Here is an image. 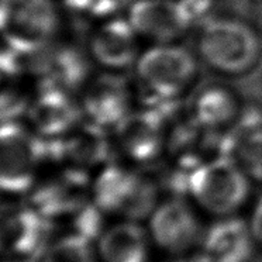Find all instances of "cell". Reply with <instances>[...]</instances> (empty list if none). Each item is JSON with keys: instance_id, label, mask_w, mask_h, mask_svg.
Wrapping results in <instances>:
<instances>
[{"instance_id": "52a82bcc", "label": "cell", "mask_w": 262, "mask_h": 262, "mask_svg": "<svg viewBox=\"0 0 262 262\" xmlns=\"http://www.w3.org/2000/svg\"><path fill=\"white\" fill-rule=\"evenodd\" d=\"M168 117L152 108L137 106L113 131L114 152L136 168L152 165L166 155Z\"/></svg>"}, {"instance_id": "ac0fdd59", "label": "cell", "mask_w": 262, "mask_h": 262, "mask_svg": "<svg viewBox=\"0 0 262 262\" xmlns=\"http://www.w3.org/2000/svg\"><path fill=\"white\" fill-rule=\"evenodd\" d=\"M41 262H99V256L95 243L69 233L47 245Z\"/></svg>"}, {"instance_id": "9c48e42d", "label": "cell", "mask_w": 262, "mask_h": 262, "mask_svg": "<svg viewBox=\"0 0 262 262\" xmlns=\"http://www.w3.org/2000/svg\"><path fill=\"white\" fill-rule=\"evenodd\" d=\"M86 52L93 67L102 72H133L141 48V38L124 16H114L91 26L86 38Z\"/></svg>"}, {"instance_id": "5bb4252c", "label": "cell", "mask_w": 262, "mask_h": 262, "mask_svg": "<svg viewBox=\"0 0 262 262\" xmlns=\"http://www.w3.org/2000/svg\"><path fill=\"white\" fill-rule=\"evenodd\" d=\"M258 250L247 219H216L206 228L200 252L207 262H254Z\"/></svg>"}, {"instance_id": "7a4b0ae2", "label": "cell", "mask_w": 262, "mask_h": 262, "mask_svg": "<svg viewBox=\"0 0 262 262\" xmlns=\"http://www.w3.org/2000/svg\"><path fill=\"white\" fill-rule=\"evenodd\" d=\"M192 48L202 67L217 79H247L262 65V34L235 16L214 14L198 26Z\"/></svg>"}, {"instance_id": "277c9868", "label": "cell", "mask_w": 262, "mask_h": 262, "mask_svg": "<svg viewBox=\"0 0 262 262\" xmlns=\"http://www.w3.org/2000/svg\"><path fill=\"white\" fill-rule=\"evenodd\" d=\"M251 179L230 157L205 161L188 181L186 196L203 216L216 219L238 216L251 196Z\"/></svg>"}, {"instance_id": "44dd1931", "label": "cell", "mask_w": 262, "mask_h": 262, "mask_svg": "<svg viewBox=\"0 0 262 262\" xmlns=\"http://www.w3.org/2000/svg\"><path fill=\"white\" fill-rule=\"evenodd\" d=\"M165 262H207L205 259V256L202 255V252L196 251L188 255H181V256H166Z\"/></svg>"}, {"instance_id": "2e32d148", "label": "cell", "mask_w": 262, "mask_h": 262, "mask_svg": "<svg viewBox=\"0 0 262 262\" xmlns=\"http://www.w3.org/2000/svg\"><path fill=\"white\" fill-rule=\"evenodd\" d=\"M31 120L41 136L62 140L83 121V116L74 93L48 85L35 99Z\"/></svg>"}, {"instance_id": "e0dca14e", "label": "cell", "mask_w": 262, "mask_h": 262, "mask_svg": "<svg viewBox=\"0 0 262 262\" xmlns=\"http://www.w3.org/2000/svg\"><path fill=\"white\" fill-rule=\"evenodd\" d=\"M227 157L251 182L262 183V110L245 108L243 119L227 136Z\"/></svg>"}, {"instance_id": "ffe728a7", "label": "cell", "mask_w": 262, "mask_h": 262, "mask_svg": "<svg viewBox=\"0 0 262 262\" xmlns=\"http://www.w3.org/2000/svg\"><path fill=\"white\" fill-rule=\"evenodd\" d=\"M247 220L250 224L252 237L258 245V250H262V193L255 200Z\"/></svg>"}, {"instance_id": "9a60e30c", "label": "cell", "mask_w": 262, "mask_h": 262, "mask_svg": "<svg viewBox=\"0 0 262 262\" xmlns=\"http://www.w3.org/2000/svg\"><path fill=\"white\" fill-rule=\"evenodd\" d=\"M99 262H151L154 244L143 222L114 220L95 243Z\"/></svg>"}, {"instance_id": "7c38bea8", "label": "cell", "mask_w": 262, "mask_h": 262, "mask_svg": "<svg viewBox=\"0 0 262 262\" xmlns=\"http://www.w3.org/2000/svg\"><path fill=\"white\" fill-rule=\"evenodd\" d=\"M124 17L149 44L178 42L194 29L181 0H131Z\"/></svg>"}, {"instance_id": "ba28073f", "label": "cell", "mask_w": 262, "mask_h": 262, "mask_svg": "<svg viewBox=\"0 0 262 262\" xmlns=\"http://www.w3.org/2000/svg\"><path fill=\"white\" fill-rule=\"evenodd\" d=\"M83 121L112 131L137 107V92L133 80L123 74L93 75L79 92Z\"/></svg>"}, {"instance_id": "7402d4cb", "label": "cell", "mask_w": 262, "mask_h": 262, "mask_svg": "<svg viewBox=\"0 0 262 262\" xmlns=\"http://www.w3.org/2000/svg\"><path fill=\"white\" fill-rule=\"evenodd\" d=\"M252 10H254V17H255L256 24H254L258 31L262 34V0H254L252 3Z\"/></svg>"}, {"instance_id": "30bf717a", "label": "cell", "mask_w": 262, "mask_h": 262, "mask_svg": "<svg viewBox=\"0 0 262 262\" xmlns=\"http://www.w3.org/2000/svg\"><path fill=\"white\" fill-rule=\"evenodd\" d=\"M185 107L199 128L216 136H228L243 119L247 106L244 97L228 80L216 78L196 86Z\"/></svg>"}, {"instance_id": "8992f818", "label": "cell", "mask_w": 262, "mask_h": 262, "mask_svg": "<svg viewBox=\"0 0 262 262\" xmlns=\"http://www.w3.org/2000/svg\"><path fill=\"white\" fill-rule=\"evenodd\" d=\"M145 222L154 248L165 256L199 251L207 228L202 211L188 196L179 194L161 199Z\"/></svg>"}, {"instance_id": "4fadbf2b", "label": "cell", "mask_w": 262, "mask_h": 262, "mask_svg": "<svg viewBox=\"0 0 262 262\" xmlns=\"http://www.w3.org/2000/svg\"><path fill=\"white\" fill-rule=\"evenodd\" d=\"M44 219L31 203L0 202V258L24 259L46 250Z\"/></svg>"}, {"instance_id": "5b68a950", "label": "cell", "mask_w": 262, "mask_h": 262, "mask_svg": "<svg viewBox=\"0 0 262 262\" xmlns=\"http://www.w3.org/2000/svg\"><path fill=\"white\" fill-rule=\"evenodd\" d=\"M57 0H0V40L18 54H38L61 30Z\"/></svg>"}, {"instance_id": "8fae6325", "label": "cell", "mask_w": 262, "mask_h": 262, "mask_svg": "<svg viewBox=\"0 0 262 262\" xmlns=\"http://www.w3.org/2000/svg\"><path fill=\"white\" fill-rule=\"evenodd\" d=\"M42 151L29 131L17 125L0 128V190L21 194L35 188Z\"/></svg>"}, {"instance_id": "3957f363", "label": "cell", "mask_w": 262, "mask_h": 262, "mask_svg": "<svg viewBox=\"0 0 262 262\" xmlns=\"http://www.w3.org/2000/svg\"><path fill=\"white\" fill-rule=\"evenodd\" d=\"M160 193L154 178L123 161L108 162L92 178L93 205L114 220H147L161 200Z\"/></svg>"}, {"instance_id": "603a6c76", "label": "cell", "mask_w": 262, "mask_h": 262, "mask_svg": "<svg viewBox=\"0 0 262 262\" xmlns=\"http://www.w3.org/2000/svg\"><path fill=\"white\" fill-rule=\"evenodd\" d=\"M123 2H124L125 5H127V3H128V2H131V0H123Z\"/></svg>"}, {"instance_id": "6da1fadb", "label": "cell", "mask_w": 262, "mask_h": 262, "mask_svg": "<svg viewBox=\"0 0 262 262\" xmlns=\"http://www.w3.org/2000/svg\"><path fill=\"white\" fill-rule=\"evenodd\" d=\"M202 63L193 48L178 42L149 44L133 69L138 106L168 119L185 106V99L200 83Z\"/></svg>"}, {"instance_id": "d6986e66", "label": "cell", "mask_w": 262, "mask_h": 262, "mask_svg": "<svg viewBox=\"0 0 262 262\" xmlns=\"http://www.w3.org/2000/svg\"><path fill=\"white\" fill-rule=\"evenodd\" d=\"M63 9L75 16L95 24L106 18L119 16L125 3L123 0H59Z\"/></svg>"}]
</instances>
